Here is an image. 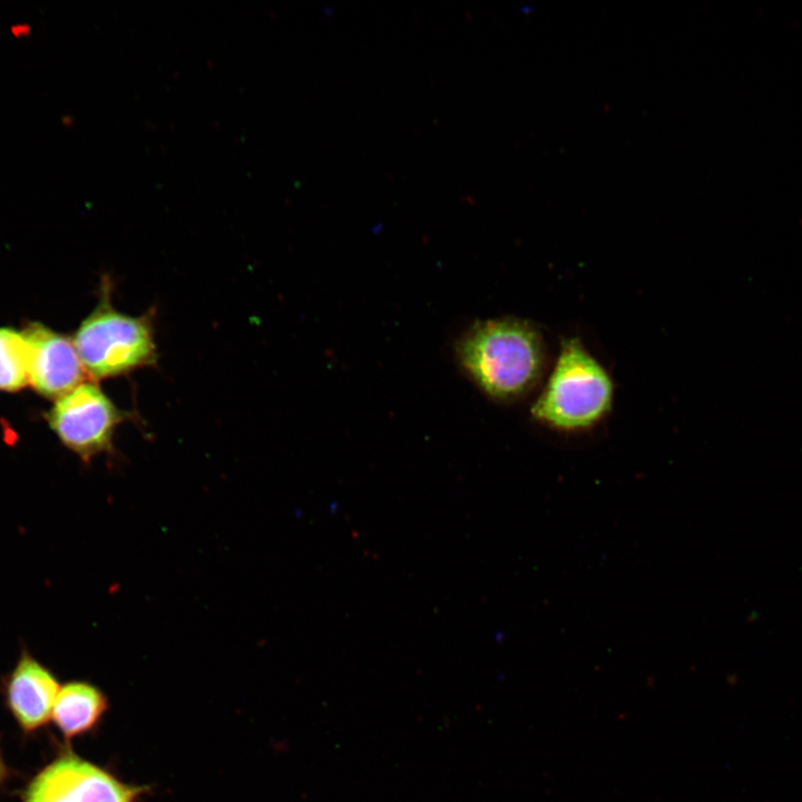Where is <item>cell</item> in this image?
Returning <instances> with one entry per match:
<instances>
[{
  "label": "cell",
  "mask_w": 802,
  "mask_h": 802,
  "mask_svg": "<svg viewBox=\"0 0 802 802\" xmlns=\"http://www.w3.org/2000/svg\"><path fill=\"white\" fill-rule=\"evenodd\" d=\"M456 353L466 373L486 394L506 402L535 388L547 360L539 330L516 317L475 323L457 342Z\"/></svg>",
  "instance_id": "6da1fadb"
},
{
  "label": "cell",
  "mask_w": 802,
  "mask_h": 802,
  "mask_svg": "<svg viewBox=\"0 0 802 802\" xmlns=\"http://www.w3.org/2000/svg\"><path fill=\"white\" fill-rule=\"evenodd\" d=\"M614 383L603 364L577 338L561 341L546 384L530 408L539 423L577 432L599 423L610 411Z\"/></svg>",
  "instance_id": "7a4b0ae2"
},
{
  "label": "cell",
  "mask_w": 802,
  "mask_h": 802,
  "mask_svg": "<svg viewBox=\"0 0 802 802\" xmlns=\"http://www.w3.org/2000/svg\"><path fill=\"white\" fill-rule=\"evenodd\" d=\"M111 284H101L98 304L81 322L72 342L94 380L126 375L155 365L158 353L151 313L128 315L114 307Z\"/></svg>",
  "instance_id": "3957f363"
},
{
  "label": "cell",
  "mask_w": 802,
  "mask_h": 802,
  "mask_svg": "<svg viewBox=\"0 0 802 802\" xmlns=\"http://www.w3.org/2000/svg\"><path fill=\"white\" fill-rule=\"evenodd\" d=\"M48 422L70 451L84 462L113 450L118 426L128 418L95 382H84L56 400Z\"/></svg>",
  "instance_id": "277c9868"
},
{
  "label": "cell",
  "mask_w": 802,
  "mask_h": 802,
  "mask_svg": "<svg viewBox=\"0 0 802 802\" xmlns=\"http://www.w3.org/2000/svg\"><path fill=\"white\" fill-rule=\"evenodd\" d=\"M137 792L136 788L68 753L30 782L23 802H131Z\"/></svg>",
  "instance_id": "5b68a950"
},
{
  "label": "cell",
  "mask_w": 802,
  "mask_h": 802,
  "mask_svg": "<svg viewBox=\"0 0 802 802\" xmlns=\"http://www.w3.org/2000/svg\"><path fill=\"white\" fill-rule=\"evenodd\" d=\"M22 334L29 348V384L38 393L57 400L86 382L72 340L38 322L29 323Z\"/></svg>",
  "instance_id": "8992f818"
},
{
  "label": "cell",
  "mask_w": 802,
  "mask_h": 802,
  "mask_svg": "<svg viewBox=\"0 0 802 802\" xmlns=\"http://www.w3.org/2000/svg\"><path fill=\"white\" fill-rule=\"evenodd\" d=\"M59 693L52 673L22 652L4 685L8 707L21 728L32 732L47 723Z\"/></svg>",
  "instance_id": "52a82bcc"
},
{
  "label": "cell",
  "mask_w": 802,
  "mask_h": 802,
  "mask_svg": "<svg viewBox=\"0 0 802 802\" xmlns=\"http://www.w3.org/2000/svg\"><path fill=\"white\" fill-rule=\"evenodd\" d=\"M106 708L102 694L94 686L68 683L59 689L52 717L59 730L68 737L88 731Z\"/></svg>",
  "instance_id": "ba28073f"
},
{
  "label": "cell",
  "mask_w": 802,
  "mask_h": 802,
  "mask_svg": "<svg viewBox=\"0 0 802 802\" xmlns=\"http://www.w3.org/2000/svg\"><path fill=\"white\" fill-rule=\"evenodd\" d=\"M29 384V348L22 332L0 329V390L18 391Z\"/></svg>",
  "instance_id": "9c48e42d"
},
{
  "label": "cell",
  "mask_w": 802,
  "mask_h": 802,
  "mask_svg": "<svg viewBox=\"0 0 802 802\" xmlns=\"http://www.w3.org/2000/svg\"><path fill=\"white\" fill-rule=\"evenodd\" d=\"M4 776H6V767H4V764H3V761H2V757L0 754V783L2 782Z\"/></svg>",
  "instance_id": "30bf717a"
}]
</instances>
